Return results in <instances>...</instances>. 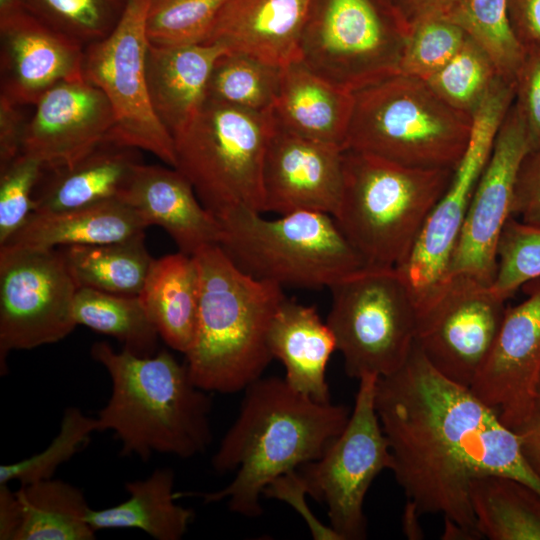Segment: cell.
I'll return each mask as SVG.
<instances>
[{
    "label": "cell",
    "mask_w": 540,
    "mask_h": 540,
    "mask_svg": "<svg viewBox=\"0 0 540 540\" xmlns=\"http://www.w3.org/2000/svg\"><path fill=\"white\" fill-rule=\"evenodd\" d=\"M375 408L408 499L405 512L443 515L447 538L481 537L470 501L477 478L507 476L540 493L518 433L470 388L436 371L416 342L398 371L378 378Z\"/></svg>",
    "instance_id": "obj_1"
},
{
    "label": "cell",
    "mask_w": 540,
    "mask_h": 540,
    "mask_svg": "<svg viewBox=\"0 0 540 540\" xmlns=\"http://www.w3.org/2000/svg\"><path fill=\"white\" fill-rule=\"evenodd\" d=\"M244 392L238 416L211 460L217 473L236 475L222 489L198 495L205 503L226 500L231 512L254 518L263 513L265 488L318 459L342 432L350 411L317 402L276 376H262Z\"/></svg>",
    "instance_id": "obj_2"
},
{
    "label": "cell",
    "mask_w": 540,
    "mask_h": 540,
    "mask_svg": "<svg viewBox=\"0 0 540 540\" xmlns=\"http://www.w3.org/2000/svg\"><path fill=\"white\" fill-rule=\"evenodd\" d=\"M92 358L109 373L112 392L98 412V431L111 430L121 455L148 461L153 453L191 458L212 441L209 392L192 381L185 363L166 350L138 356L99 341Z\"/></svg>",
    "instance_id": "obj_3"
},
{
    "label": "cell",
    "mask_w": 540,
    "mask_h": 540,
    "mask_svg": "<svg viewBox=\"0 0 540 540\" xmlns=\"http://www.w3.org/2000/svg\"><path fill=\"white\" fill-rule=\"evenodd\" d=\"M193 256L200 294L195 337L185 354L188 372L209 393L244 391L273 359L269 328L286 295L279 285L243 273L217 244Z\"/></svg>",
    "instance_id": "obj_4"
},
{
    "label": "cell",
    "mask_w": 540,
    "mask_h": 540,
    "mask_svg": "<svg viewBox=\"0 0 540 540\" xmlns=\"http://www.w3.org/2000/svg\"><path fill=\"white\" fill-rule=\"evenodd\" d=\"M453 170L408 167L343 151L342 193L332 216L364 266L406 264Z\"/></svg>",
    "instance_id": "obj_5"
},
{
    "label": "cell",
    "mask_w": 540,
    "mask_h": 540,
    "mask_svg": "<svg viewBox=\"0 0 540 540\" xmlns=\"http://www.w3.org/2000/svg\"><path fill=\"white\" fill-rule=\"evenodd\" d=\"M472 116L442 100L423 80L397 73L354 92L344 150L404 166L454 169Z\"/></svg>",
    "instance_id": "obj_6"
},
{
    "label": "cell",
    "mask_w": 540,
    "mask_h": 540,
    "mask_svg": "<svg viewBox=\"0 0 540 540\" xmlns=\"http://www.w3.org/2000/svg\"><path fill=\"white\" fill-rule=\"evenodd\" d=\"M219 246L243 273L280 287H330L364 264L332 215L296 211L266 219L238 209L219 219Z\"/></svg>",
    "instance_id": "obj_7"
},
{
    "label": "cell",
    "mask_w": 540,
    "mask_h": 540,
    "mask_svg": "<svg viewBox=\"0 0 540 540\" xmlns=\"http://www.w3.org/2000/svg\"><path fill=\"white\" fill-rule=\"evenodd\" d=\"M275 129L272 112L206 99L174 139L175 168L218 219L238 209L264 212L263 165Z\"/></svg>",
    "instance_id": "obj_8"
},
{
    "label": "cell",
    "mask_w": 540,
    "mask_h": 540,
    "mask_svg": "<svg viewBox=\"0 0 540 540\" xmlns=\"http://www.w3.org/2000/svg\"><path fill=\"white\" fill-rule=\"evenodd\" d=\"M326 323L345 372L385 377L407 361L416 342L414 291L396 267L364 266L329 287Z\"/></svg>",
    "instance_id": "obj_9"
},
{
    "label": "cell",
    "mask_w": 540,
    "mask_h": 540,
    "mask_svg": "<svg viewBox=\"0 0 540 540\" xmlns=\"http://www.w3.org/2000/svg\"><path fill=\"white\" fill-rule=\"evenodd\" d=\"M409 32L383 0H313L297 60L354 93L399 73Z\"/></svg>",
    "instance_id": "obj_10"
},
{
    "label": "cell",
    "mask_w": 540,
    "mask_h": 540,
    "mask_svg": "<svg viewBox=\"0 0 540 540\" xmlns=\"http://www.w3.org/2000/svg\"><path fill=\"white\" fill-rule=\"evenodd\" d=\"M416 344L433 368L470 388L499 333L506 301L467 274L445 275L414 292Z\"/></svg>",
    "instance_id": "obj_11"
},
{
    "label": "cell",
    "mask_w": 540,
    "mask_h": 540,
    "mask_svg": "<svg viewBox=\"0 0 540 540\" xmlns=\"http://www.w3.org/2000/svg\"><path fill=\"white\" fill-rule=\"evenodd\" d=\"M149 0H128L115 29L84 48L83 78L108 99L114 123L105 141L145 150L175 168L174 139L154 112L146 78Z\"/></svg>",
    "instance_id": "obj_12"
},
{
    "label": "cell",
    "mask_w": 540,
    "mask_h": 540,
    "mask_svg": "<svg viewBox=\"0 0 540 540\" xmlns=\"http://www.w3.org/2000/svg\"><path fill=\"white\" fill-rule=\"evenodd\" d=\"M378 378L365 375L358 380L355 404L342 432L318 459L298 468L308 495L327 506L330 526L342 540L367 537L365 496L375 478L393 467L375 408Z\"/></svg>",
    "instance_id": "obj_13"
},
{
    "label": "cell",
    "mask_w": 540,
    "mask_h": 540,
    "mask_svg": "<svg viewBox=\"0 0 540 540\" xmlns=\"http://www.w3.org/2000/svg\"><path fill=\"white\" fill-rule=\"evenodd\" d=\"M78 286L60 250L0 246V370L10 351L58 342L77 326Z\"/></svg>",
    "instance_id": "obj_14"
},
{
    "label": "cell",
    "mask_w": 540,
    "mask_h": 540,
    "mask_svg": "<svg viewBox=\"0 0 540 540\" xmlns=\"http://www.w3.org/2000/svg\"><path fill=\"white\" fill-rule=\"evenodd\" d=\"M515 98V85L501 78L472 115L466 149L450 183L431 212L403 271L418 292L442 279L447 271L473 194L492 151L493 143Z\"/></svg>",
    "instance_id": "obj_15"
},
{
    "label": "cell",
    "mask_w": 540,
    "mask_h": 540,
    "mask_svg": "<svg viewBox=\"0 0 540 540\" xmlns=\"http://www.w3.org/2000/svg\"><path fill=\"white\" fill-rule=\"evenodd\" d=\"M531 148L525 121L513 101L497 131L445 275L467 274L493 283L498 242L511 217L517 173Z\"/></svg>",
    "instance_id": "obj_16"
},
{
    "label": "cell",
    "mask_w": 540,
    "mask_h": 540,
    "mask_svg": "<svg viewBox=\"0 0 540 540\" xmlns=\"http://www.w3.org/2000/svg\"><path fill=\"white\" fill-rule=\"evenodd\" d=\"M524 286L527 297L507 306L492 350L470 386L513 430L537 412L540 378V278Z\"/></svg>",
    "instance_id": "obj_17"
},
{
    "label": "cell",
    "mask_w": 540,
    "mask_h": 540,
    "mask_svg": "<svg viewBox=\"0 0 540 540\" xmlns=\"http://www.w3.org/2000/svg\"><path fill=\"white\" fill-rule=\"evenodd\" d=\"M342 185V149L291 132L275 121L263 165L264 212L333 215Z\"/></svg>",
    "instance_id": "obj_18"
},
{
    "label": "cell",
    "mask_w": 540,
    "mask_h": 540,
    "mask_svg": "<svg viewBox=\"0 0 540 540\" xmlns=\"http://www.w3.org/2000/svg\"><path fill=\"white\" fill-rule=\"evenodd\" d=\"M34 106L22 153L45 169L79 161L105 141L114 123L108 99L84 78L56 84Z\"/></svg>",
    "instance_id": "obj_19"
},
{
    "label": "cell",
    "mask_w": 540,
    "mask_h": 540,
    "mask_svg": "<svg viewBox=\"0 0 540 540\" xmlns=\"http://www.w3.org/2000/svg\"><path fill=\"white\" fill-rule=\"evenodd\" d=\"M84 47L28 11L0 22V95L27 106L63 81L83 79Z\"/></svg>",
    "instance_id": "obj_20"
},
{
    "label": "cell",
    "mask_w": 540,
    "mask_h": 540,
    "mask_svg": "<svg viewBox=\"0 0 540 540\" xmlns=\"http://www.w3.org/2000/svg\"><path fill=\"white\" fill-rule=\"evenodd\" d=\"M118 199L133 208L147 227H162L185 254L193 256L220 242V220L203 206L176 168L140 163Z\"/></svg>",
    "instance_id": "obj_21"
},
{
    "label": "cell",
    "mask_w": 540,
    "mask_h": 540,
    "mask_svg": "<svg viewBox=\"0 0 540 540\" xmlns=\"http://www.w3.org/2000/svg\"><path fill=\"white\" fill-rule=\"evenodd\" d=\"M313 0H229L203 42L285 67L298 49Z\"/></svg>",
    "instance_id": "obj_22"
},
{
    "label": "cell",
    "mask_w": 540,
    "mask_h": 540,
    "mask_svg": "<svg viewBox=\"0 0 540 540\" xmlns=\"http://www.w3.org/2000/svg\"><path fill=\"white\" fill-rule=\"evenodd\" d=\"M226 50L214 44L154 46L146 55V78L155 114L174 138L206 100L209 77Z\"/></svg>",
    "instance_id": "obj_23"
},
{
    "label": "cell",
    "mask_w": 540,
    "mask_h": 540,
    "mask_svg": "<svg viewBox=\"0 0 540 540\" xmlns=\"http://www.w3.org/2000/svg\"><path fill=\"white\" fill-rule=\"evenodd\" d=\"M353 106V92L296 60L282 68L272 114L279 126L344 151Z\"/></svg>",
    "instance_id": "obj_24"
},
{
    "label": "cell",
    "mask_w": 540,
    "mask_h": 540,
    "mask_svg": "<svg viewBox=\"0 0 540 540\" xmlns=\"http://www.w3.org/2000/svg\"><path fill=\"white\" fill-rule=\"evenodd\" d=\"M268 345L294 390L317 402L331 401L326 370L337 345L315 307L286 297L271 321Z\"/></svg>",
    "instance_id": "obj_25"
},
{
    "label": "cell",
    "mask_w": 540,
    "mask_h": 540,
    "mask_svg": "<svg viewBox=\"0 0 540 540\" xmlns=\"http://www.w3.org/2000/svg\"><path fill=\"white\" fill-rule=\"evenodd\" d=\"M141 163L138 149L104 141L70 166L45 169L33 212H53L115 199Z\"/></svg>",
    "instance_id": "obj_26"
},
{
    "label": "cell",
    "mask_w": 540,
    "mask_h": 540,
    "mask_svg": "<svg viewBox=\"0 0 540 540\" xmlns=\"http://www.w3.org/2000/svg\"><path fill=\"white\" fill-rule=\"evenodd\" d=\"M146 224L120 199L53 212H32L0 246L53 249L55 246L116 242L143 234Z\"/></svg>",
    "instance_id": "obj_27"
},
{
    "label": "cell",
    "mask_w": 540,
    "mask_h": 540,
    "mask_svg": "<svg viewBox=\"0 0 540 540\" xmlns=\"http://www.w3.org/2000/svg\"><path fill=\"white\" fill-rule=\"evenodd\" d=\"M199 292L195 258L179 251L153 260L138 295L160 338L184 355L195 337Z\"/></svg>",
    "instance_id": "obj_28"
},
{
    "label": "cell",
    "mask_w": 540,
    "mask_h": 540,
    "mask_svg": "<svg viewBox=\"0 0 540 540\" xmlns=\"http://www.w3.org/2000/svg\"><path fill=\"white\" fill-rule=\"evenodd\" d=\"M172 469L159 468L144 480L125 483L129 498L101 510L88 509L87 521L96 531L136 528L157 540H180L193 520L192 509L175 502Z\"/></svg>",
    "instance_id": "obj_29"
},
{
    "label": "cell",
    "mask_w": 540,
    "mask_h": 540,
    "mask_svg": "<svg viewBox=\"0 0 540 540\" xmlns=\"http://www.w3.org/2000/svg\"><path fill=\"white\" fill-rule=\"evenodd\" d=\"M16 492L20 525L15 540H92L82 491L52 478L21 485Z\"/></svg>",
    "instance_id": "obj_30"
},
{
    "label": "cell",
    "mask_w": 540,
    "mask_h": 540,
    "mask_svg": "<svg viewBox=\"0 0 540 540\" xmlns=\"http://www.w3.org/2000/svg\"><path fill=\"white\" fill-rule=\"evenodd\" d=\"M60 252L78 287L124 296L139 295L154 260L144 233L116 242L63 246Z\"/></svg>",
    "instance_id": "obj_31"
},
{
    "label": "cell",
    "mask_w": 540,
    "mask_h": 540,
    "mask_svg": "<svg viewBox=\"0 0 540 540\" xmlns=\"http://www.w3.org/2000/svg\"><path fill=\"white\" fill-rule=\"evenodd\" d=\"M480 536L491 540H540V493L514 478L488 475L470 486Z\"/></svg>",
    "instance_id": "obj_32"
},
{
    "label": "cell",
    "mask_w": 540,
    "mask_h": 540,
    "mask_svg": "<svg viewBox=\"0 0 540 540\" xmlns=\"http://www.w3.org/2000/svg\"><path fill=\"white\" fill-rule=\"evenodd\" d=\"M73 316L77 325L116 338L124 349L135 355L155 354L160 336L138 296L78 287Z\"/></svg>",
    "instance_id": "obj_33"
},
{
    "label": "cell",
    "mask_w": 540,
    "mask_h": 540,
    "mask_svg": "<svg viewBox=\"0 0 540 540\" xmlns=\"http://www.w3.org/2000/svg\"><path fill=\"white\" fill-rule=\"evenodd\" d=\"M281 74V67L226 51L214 63L206 99L246 111L269 113L278 95Z\"/></svg>",
    "instance_id": "obj_34"
},
{
    "label": "cell",
    "mask_w": 540,
    "mask_h": 540,
    "mask_svg": "<svg viewBox=\"0 0 540 540\" xmlns=\"http://www.w3.org/2000/svg\"><path fill=\"white\" fill-rule=\"evenodd\" d=\"M447 18L487 53L502 79L515 83L526 51L511 28L507 0H461Z\"/></svg>",
    "instance_id": "obj_35"
},
{
    "label": "cell",
    "mask_w": 540,
    "mask_h": 540,
    "mask_svg": "<svg viewBox=\"0 0 540 540\" xmlns=\"http://www.w3.org/2000/svg\"><path fill=\"white\" fill-rule=\"evenodd\" d=\"M27 11L84 48L106 38L128 0H23Z\"/></svg>",
    "instance_id": "obj_36"
},
{
    "label": "cell",
    "mask_w": 540,
    "mask_h": 540,
    "mask_svg": "<svg viewBox=\"0 0 540 540\" xmlns=\"http://www.w3.org/2000/svg\"><path fill=\"white\" fill-rule=\"evenodd\" d=\"M499 78L490 57L468 36L456 55L424 82L447 104L472 116Z\"/></svg>",
    "instance_id": "obj_37"
},
{
    "label": "cell",
    "mask_w": 540,
    "mask_h": 540,
    "mask_svg": "<svg viewBox=\"0 0 540 540\" xmlns=\"http://www.w3.org/2000/svg\"><path fill=\"white\" fill-rule=\"evenodd\" d=\"M229 0H149L146 34L154 46L203 43Z\"/></svg>",
    "instance_id": "obj_38"
},
{
    "label": "cell",
    "mask_w": 540,
    "mask_h": 540,
    "mask_svg": "<svg viewBox=\"0 0 540 540\" xmlns=\"http://www.w3.org/2000/svg\"><path fill=\"white\" fill-rule=\"evenodd\" d=\"M98 431L97 418L86 416L77 407L65 409L60 430L42 452L19 462L0 466V484L18 481L21 485L52 478L57 468L70 460Z\"/></svg>",
    "instance_id": "obj_39"
},
{
    "label": "cell",
    "mask_w": 540,
    "mask_h": 540,
    "mask_svg": "<svg viewBox=\"0 0 540 540\" xmlns=\"http://www.w3.org/2000/svg\"><path fill=\"white\" fill-rule=\"evenodd\" d=\"M468 35L447 17H430L410 25L399 73L426 81L460 50Z\"/></svg>",
    "instance_id": "obj_40"
},
{
    "label": "cell",
    "mask_w": 540,
    "mask_h": 540,
    "mask_svg": "<svg viewBox=\"0 0 540 540\" xmlns=\"http://www.w3.org/2000/svg\"><path fill=\"white\" fill-rule=\"evenodd\" d=\"M540 278V226L510 217L497 247L493 290L508 300L528 282Z\"/></svg>",
    "instance_id": "obj_41"
},
{
    "label": "cell",
    "mask_w": 540,
    "mask_h": 540,
    "mask_svg": "<svg viewBox=\"0 0 540 540\" xmlns=\"http://www.w3.org/2000/svg\"><path fill=\"white\" fill-rule=\"evenodd\" d=\"M43 171L44 165L39 159L24 153L0 170V245L33 212V193Z\"/></svg>",
    "instance_id": "obj_42"
},
{
    "label": "cell",
    "mask_w": 540,
    "mask_h": 540,
    "mask_svg": "<svg viewBox=\"0 0 540 540\" xmlns=\"http://www.w3.org/2000/svg\"><path fill=\"white\" fill-rule=\"evenodd\" d=\"M514 103L525 121L532 148L540 145V48L526 50L515 79Z\"/></svg>",
    "instance_id": "obj_43"
},
{
    "label": "cell",
    "mask_w": 540,
    "mask_h": 540,
    "mask_svg": "<svg viewBox=\"0 0 540 540\" xmlns=\"http://www.w3.org/2000/svg\"><path fill=\"white\" fill-rule=\"evenodd\" d=\"M308 494L298 469L289 471L273 480L264 490L266 498L283 501L293 507L304 519L315 540H342L329 525L321 523L307 505Z\"/></svg>",
    "instance_id": "obj_44"
},
{
    "label": "cell",
    "mask_w": 540,
    "mask_h": 540,
    "mask_svg": "<svg viewBox=\"0 0 540 540\" xmlns=\"http://www.w3.org/2000/svg\"><path fill=\"white\" fill-rule=\"evenodd\" d=\"M511 216L540 226V145L530 149L520 164Z\"/></svg>",
    "instance_id": "obj_45"
},
{
    "label": "cell",
    "mask_w": 540,
    "mask_h": 540,
    "mask_svg": "<svg viewBox=\"0 0 540 540\" xmlns=\"http://www.w3.org/2000/svg\"><path fill=\"white\" fill-rule=\"evenodd\" d=\"M24 105L0 95V170L22 153L29 119Z\"/></svg>",
    "instance_id": "obj_46"
},
{
    "label": "cell",
    "mask_w": 540,
    "mask_h": 540,
    "mask_svg": "<svg viewBox=\"0 0 540 540\" xmlns=\"http://www.w3.org/2000/svg\"><path fill=\"white\" fill-rule=\"evenodd\" d=\"M511 28L525 51L540 48V0H507Z\"/></svg>",
    "instance_id": "obj_47"
},
{
    "label": "cell",
    "mask_w": 540,
    "mask_h": 540,
    "mask_svg": "<svg viewBox=\"0 0 540 540\" xmlns=\"http://www.w3.org/2000/svg\"><path fill=\"white\" fill-rule=\"evenodd\" d=\"M461 0H395L400 13L411 25L430 17H448Z\"/></svg>",
    "instance_id": "obj_48"
},
{
    "label": "cell",
    "mask_w": 540,
    "mask_h": 540,
    "mask_svg": "<svg viewBox=\"0 0 540 540\" xmlns=\"http://www.w3.org/2000/svg\"><path fill=\"white\" fill-rule=\"evenodd\" d=\"M20 525V508L16 492L0 484V539L15 540Z\"/></svg>",
    "instance_id": "obj_49"
},
{
    "label": "cell",
    "mask_w": 540,
    "mask_h": 540,
    "mask_svg": "<svg viewBox=\"0 0 540 540\" xmlns=\"http://www.w3.org/2000/svg\"><path fill=\"white\" fill-rule=\"evenodd\" d=\"M515 431L519 435L526 460L540 476V412H536L527 423Z\"/></svg>",
    "instance_id": "obj_50"
},
{
    "label": "cell",
    "mask_w": 540,
    "mask_h": 540,
    "mask_svg": "<svg viewBox=\"0 0 540 540\" xmlns=\"http://www.w3.org/2000/svg\"><path fill=\"white\" fill-rule=\"evenodd\" d=\"M23 0H0V22L26 12Z\"/></svg>",
    "instance_id": "obj_51"
},
{
    "label": "cell",
    "mask_w": 540,
    "mask_h": 540,
    "mask_svg": "<svg viewBox=\"0 0 540 540\" xmlns=\"http://www.w3.org/2000/svg\"><path fill=\"white\" fill-rule=\"evenodd\" d=\"M535 404L537 412H540V378L537 384L536 393H535Z\"/></svg>",
    "instance_id": "obj_52"
},
{
    "label": "cell",
    "mask_w": 540,
    "mask_h": 540,
    "mask_svg": "<svg viewBox=\"0 0 540 540\" xmlns=\"http://www.w3.org/2000/svg\"><path fill=\"white\" fill-rule=\"evenodd\" d=\"M383 1H385V2H387L388 4H390V5L394 6V7H396L395 0H383ZM396 8H397V7H396Z\"/></svg>",
    "instance_id": "obj_53"
}]
</instances>
